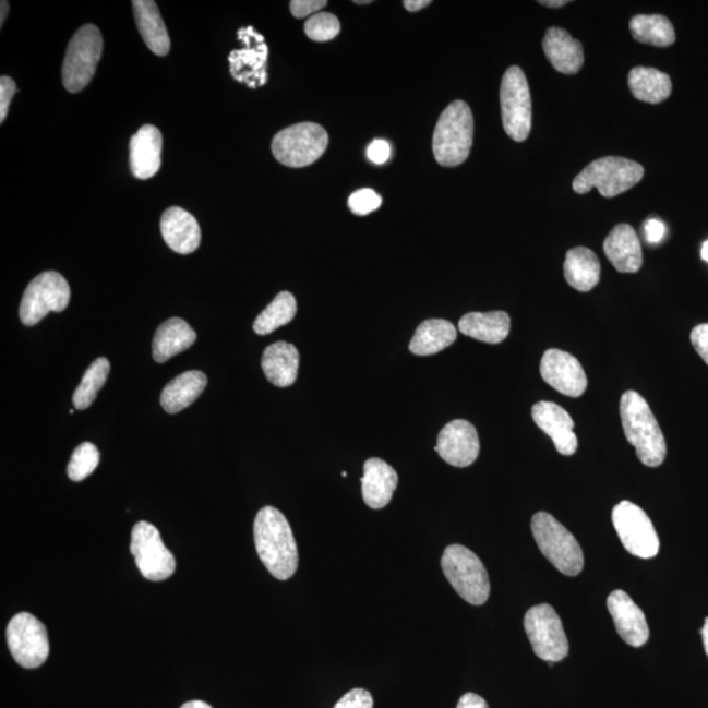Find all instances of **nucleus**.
<instances>
[{"label": "nucleus", "mask_w": 708, "mask_h": 708, "mask_svg": "<svg viewBox=\"0 0 708 708\" xmlns=\"http://www.w3.org/2000/svg\"><path fill=\"white\" fill-rule=\"evenodd\" d=\"M691 340L697 353L708 365V324H699L692 331Z\"/></svg>", "instance_id": "79ce46f5"}, {"label": "nucleus", "mask_w": 708, "mask_h": 708, "mask_svg": "<svg viewBox=\"0 0 708 708\" xmlns=\"http://www.w3.org/2000/svg\"><path fill=\"white\" fill-rule=\"evenodd\" d=\"M132 5L136 28L144 38L147 48L159 57L170 53V35H168L157 2H154V0H134Z\"/></svg>", "instance_id": "393cba45"}, {"label": "nucleus", "mask_w": 708, "mask_h": 708, "mask_svg": "<svg viewBox=\"0 0 708 708\" xmlns=\"http://www.w3.org/2000/svg\"><path fill=\"white\" fill-rule=\"evenodd\" d=\"M16 93V83L10 76L0 77V123L8 119L10 104Z\"/></svg>", "instance_id": "a19ab883"}, {"label": "nucleus", "mask_w": 708, "mask_h": 708, "mask_svg": "<svg viewBox=\"0 0 708 708\" xmlns=\"http://www.w3.org/2000/svg\"><path fill=\"white\" fill-rule=\"evenodd\" d=\"M531 531L539 550L557 571L567 576L581 573L584 554L580 544L555 517L545 512L536 513L531 518Z\"/></svg>", "instance_id": "20e7f679"}, {"label": "nucleus", "mask_w": 708, "mask_h": 708, "mask_svg": "<svg viewBox=\"0 0 708 708\" xmlns=\"http://www.w3.org/2000/svg\"><path fill=\"white\" fill-rule=\"evenodd\" d=\"M701 638H704V646H705V651L708 658V616L705 621V626L701 628Z\"/></svg>", "instance_id": "8fccbe9b"}, {"label": "nucleus", "mask_w": 708, "mask_h": 708, "mask_svg": "<svg viewBox=\"0 0 708 708\" xmlns=\"http://www.w3.org/2000/svg\"><path fill=\"white\" fill-rule=\"evenodd\" d=\"M253 537L260 561L271 575L278 580L293 577L300 556L287 517L273 506H264L253 524Z\"/></svg>", "instance_id": "f257e3e1"}, {"label": "nucleus", "mask_w": 708, "mask_h": 708, "mask_svg": "<svg viewBox=\"0 0 708 708\" xmlns=\"http://www.w3.org/2000/svg\"><path fill=\"white\" fill-rule=\"evenodd\" d=\"M567 0H545V2H539V4L545 5V8L559 9L563 5L568 4Z\"/></svg>", "instance_id": "de8ad7c7"}, {"label": "nucleus", "mask_w": 708, "mask_h": 708, "mask_svg": "<svg viewBox=\"0 0 708 708\" xmlns=\"http://www.w3.org/2000/svg\"><path fill=\"white\" fill-rule=\"evenodd\" d=\"M431 3V0H406L403 5H405V9L409 12H418L428 8Z\"/></svg>", "instance_id": "49530a36"}, {"label": "nucleus", "mask_w": 708, "mask_h": 708, "mask_svg": "<svg viewBox=\"0 0 708 708\" xmlns=\"http://www.w3.org/2000/svg\"><path fill=\"white\" fill-rule=\"evenodd\" d=\"M628 87L635 99L649 104L665 101L672 95V80L653 68H634L628 74Z\"/></svg>", "instance_id": "2f4dec72"}, {"label": "nucleus", "mask_w": 708, "mask_h": 708, "mask_svg": "<svg viewBox=\"0 0 708 708\" xmlns=\"http://www.w3.org/2000/svg\"><path fill=\"white\" fill-rule=\"evenodd\" d=\"M382 199L373 190H360L352 194L348 200L350 212L356 216H368V214L380 209Z\"/></svg>", "instance_id": "4c0bfd02"}, {"label": "nucleus", "mask_w": 708, "mask_h": 708, "mask_svg": "<svg viewBox=\"0 0 708 708\" xmlns=\"http://www.w3.org/2000/svg\"><path fill=\"white\" fill-rule=\"evenodd\" d=\"M373 706L372 694L363 688H353L344 695L334 708H373Z\"/></svg>", "instance_id": "58836bf2"}, {"label": "nucleus", "mask_w": 708, "mask_h": 708, "mask_svg": "<svg viewBox=\"0 0 708 708\" xmlns=\"http://www.w3.org/2000/svg\"><path fill=\"white\" fill-rule=\"evenodd\" d=\"M130 551L136 567L147 580H167L177 569L172 552L166 548L158 529L153 524L146 521L135 524Z\"/></svg>", "instance_id": "f8f14e48"}, {"label": "nucleus", "mask_w": 708, "mask_h": 708, "mask_svg": "<svg viewBox=\"0 0 708 708\" xmlns=\"http://www.w3.org/2000/svg\"><path fill=\"white\" fill-rule=\"evenodd\" d=\"M103 47V36L94 24L83 25L71 38L62 64V82L69 93H81L93 81Z\"/></svg>", "instance_id": "6e6552de"}, {"label": "nucleus", "mask_w": 708, "mask_h": 708, "mask_svg": "<svg viewBox=\"0 0 708 708\" xmlns=\"http://www.w3.org/2000/svg\"><path fill=\"white\" fill-rule=\"evenodd\" d=\"M701 259L705 260V262L708 263V240L707 242L701 245V252H700Z\"/></svg>", "instance_id": "603ef678"}, {"label": "nucleus", "mask_w": 708, "mask_h": 708, "mask_svg": "<svg viewBox=\"0 0 708 708\" xmlns=\"http://www.w3.org/2000/svg\"><path fill=\"white\" fill-rule=\"evenodd\" d=\"M8 645L12 658L27 669L41 667L50 652L47 627L29 613H19L10 621Z\"/></svg>", "instance_id": "4468645a"}, {"label": "nucleus", "mask_w": 708, "mask_h": 708, "mask_svg": "<svg viewBox=\"0 0 708 708\" xmlns=\"http://www.w3.org/2000/svg\"><path fill=\"white\" fill-rule=\"evenodd\" d=\"M238 37L245 44L243 49L233 50L229 56L230 73L239 83H244L252 89L264 86L268 82L266 63L269 48L264 37L252 27L239 29Z\"/></svg>", "instance_id": "2eb2a0df"}, {"label": "nucleus", "mask_w": 708, "mask_h": 708, "mask_svg": "<svg viewBox=\"0 0 708 708\" xmlns=\"http://www.w3.org/2000/svg\"><path fill=\"white\" fill-rule=\"evenodd\" d=\"M110 372V363L104 357L91 363V367L84 373L80 386L76 387L73 395V405L76 409H87L96 399L97 393L107 382Z\"/></svg>", "instance_id": "f704fd0d"}, {"label": "nucleus", "mask_w": 708, "mask_h": 708, "mask_svg": "<svg viewBox=\"0 0 708 708\" xmlns=\"http://www.w3.org/2000/svg\"><path fill=\"white\" fill-rule=\"evenodd\" d=\"M440 457L454 467L471 466L479 457L480 443L476 427L466 420H454L440 432L437 446Z\"/></svg>", "instance_id": "f3484780"}, {"label": "nucleus", "mask_w": 708, "mask_h": 708, "mask_svg": "<svg viewBox=\"0 0 708 708\" xmlns=\"http://www.w3.org/2000/svg\"><path fill=\"white\" fill-rule=\"evenodd\" d=\"M460 333L472 339L487 343H503L511 333V317L504 311L470 313L459 321Z\"/></svg>", "instance_id": "c85d7f7f"}, {"label": "nucleus", "mask_w": 708, "mask_h": 708, "mask_svg": "<svg viewBox=\"0 0 708 708\" xmlns=\"http://www.w3.org/2000/svg\"><path fill=\"white\" fill-rule=\"evenodd\" d=\"M457 708H490L484 698L476 693H466L460 697Z\"/></svg>", "instance_id": "a18cd8bd"}, {"label": "nucleus", "mask_w": 708, "mask_h": 708, "mask_svg": "<svg viewBox=\"0 0 708 708\" xmlns=\"http://www.w3.org/2000/svg\"><path fill=\"white\" fill-rule=\"evenodd\" d=\"M327 4V0H293L290 2V12L297 19L314 16L320 14Z\"/></svg>", "instance_id": "ea45409f"}, {"label": "nucleus", "mask_w": 708, "mask_h": 708, "mask_svg": "<svg viewBox=\"0 0 708 708\" xmlns=\"http://www.w3.org/2000/svg\"><path fill=\"white\" fill-rule=\"evenodd\" d=\"M444 575L456 592L473 607L489 600L491 584L489 573L480 559L463 544H452L441 557Z\"/></svg>", "instance_id": "39448f33"}, {"label": "nucleus", "mask_w": 708, "mask_h": 708, "mask_svg": "<svg viewBox=\"0 0 708 708\" xmlns=\"http://www.w3.org/2000/svg\"><path fill=\"white\" fill-rule=\"evenodd\" d=\"M601 265L599 257L587 247H575L567 252L564 262V277L571 287L587 293L600 283Z\"/></svg>", "instance_id": "cd10ccee"}, {"label": "nucleus", "mask_w": 708, "mask_h": 708, "mask_svg": "<svg viewBox=\"0 0 708 708\" xmlns=\"http://www.w3.org/2000/svg\"><path fill=\"white\" fill-rule=\"evenodd\" d=\"M645 177V168L634 160L607 157L592 161L577 175L574 191L586 194L597 188L603 197L612 199L632 190Z\"/></svg>", "instance_id": "423d86ee"}, {"label": "nucleus", "mask_w": 708, "mask_h": 708, "mask_svg": "<svg viewBox=\"0 0 708 708\" xmlns=\"http://www.w3.org/2000/svg\"><path fill=\"white\" fill-rule=\"evenodd\" d=\"M341 24L339 19L328 12H320L311 16L307 24H304V34L310 40L316 43H327L340 34Z\"/></svg>", "instance_id": "e433bc0d"}, {"label": "nucleus", "mask_w": 708, "mask_h": 708, "mask_svg": "<svg viewBox=\"0 0 708 708\" xmlns=\"http://www.w3.org/2000/svg\"><path fill=\"white\" fill-rule=\"evenodd\" d=\"M180 708H213L211 705H207L206 701L203 700H191L187 701L183 706Z\"/></svg>", "instance_id": "09e8293b"}, {"label": "nucleus", "mask_w": 708, "mask_h": 708, "mask_svg": "<svg viewBox=\"0 0 708 708\" xmlns=\"http://www.w3.org/2000/svg\"><path fill=\"white\" fill-rule=\"evenodd\" d=\"M297 314V301L289 291H281L268 308L256 317L253 331L257 335H269L279 327L287 326Z\"/></svg>", "instance_id": "72a5a7b5"}, {"label": "nucleus", "mask_w": 708, "mask_h": 708, "mask_svg": "<svg viewBox=\"0 0 708 708\" xmlns=\"http://www.w3.org/2000/svg\"><path fill=\"white\" fill-rule=\"evenodd\" d=\"M621 420L629 444L635 447L640 463L648 467L664 464L667 443L652 409L641 395L626 392L621 398Z\"/></svg>", "instance_id": "f03ea898"}, {"label": "nucleus", "mask_w": 708, "mask_h": 708, "mask_svg": "<svg viewBox=\"0 0 708 708\" xmlns=\"http://www.w3.org/2000/svg\"><path fill=\"white\" fill-rule=\"evenodd\" d=\"M71 290L69 283L61 273L44 272L32 279L24 291L19 315L24 326H35L50 311L62 313L70 303Z\"/></svg>", "instance_id": "1a4fd4ad"}, {"label": "nucleus", "mask_w": 708, "mask_h": 708, "mask_svg": "<svg viewBox=\"0 0 708 708\" xmlns=\"http://www.w3.org/2000/svg\"><path fill=\"white\" fill-rule=\"evenodd\" d=\"M524 627L532 651L539 659L559 662L567 658V635L554 608L548 603L530 608L525 614Z\"/></svg>", "instance_id": "9b49d317"}, {"label": "nucleus", "mask_w": 708, "mask_h": 708, "mask_svg": "<svg viewBox=\"0 0 708 708\" xmlns=\"http://www.w3.org/2000/svg\"><path fill=\"white\" fill-rule=\"evenodd\" d=\"M356 4H370L372 3V0H363V2H359V0H356Z\"/></svg>", "instance_id": "864d4df0"}, {"label": "nucleus", "mask_w": 708, "mask_h": 708, "mask_svg": "<svg viewBox=\"0 0 708 708\" xmlns=\"http://www.w3.org/2000/svg\"><path fill=\"white\" fill-rule=\"evenodd\" d=\"M532 420L554 443L563 456H574L577 451L575 422L569 413L552 401H538L531 409Z\"/></svg>", "instance_id": "a211bd4d"}, {"label": "nucleus", "mask_w": 708, "mask_h": 708, "mask_svg": "<svg viewBox=\"0 0 708 708\" xmlns=\"http://www.w3.org/2000/svg\"><path fill=\"white\" fill-rule=\"evenodd\" d=\"M457 339V328L449 321L430 320L422 322L409 343V350L416 356H432L451 347Z\"/></svg>", "instance_id": "7c9ffc66"}, {"label": "nucleus", "mask_w": 708, "mask_h": 708, "mask_svg": "<svg viewBox=\"0 0 708 708\" xmlns=\"http://www.w3.org/2000/svg\"><path fill=\"white\" fill-rule=\"evenodd\" d=\"M645 236L648 243L658 244L665 236V226L659 219H648L645 224Z\"/></svg>", "instance_id": "c03bdc74"}, {"label": "nucleus", "mask_w": 708, "mask_h": 708, "mask_svg": "<svg viewBox=\"0 0 708 708\" xmlns=\"http://www.w3.org/2000/svg\"><path fill=\"white\" fill-rule=\"evenodd\" d=\"M327 147L328 133L315 122L296 123L278 132L272 141V153L278 164L291 168L315 164Z\"/></svg>", "instance_id": "0eeeda50"}, {"label": "nucleus", "mask_w": 708, "mask_h": 708, "mask_svg": "<svg viewBox=\"0 0 708 708\" xmlns=\"http://www.w3.org/2000/svg\"><path fill=\"white\" fill-rule=\"evenodd\" d=\"M362 497L369 508L382 509L392 502L398 473L392 466L380 458H370L363 466Z\"/></svg>", "instance_id": "4be33fe9"}, {"label": "nucleus", "mask_w": 708, "mask_h": 708, "mask_svg": "<svg viewBox=\"0 0 708 708\" xmlns=\"http://www.w3.org/2000/svg\"><path fill=\"white\" fill-rule=\"evenodd\" d=\"M612 518L621 542L629 554L641 559H651L659 554L658 531L640 506L622 502L614 506Z\"/></svg>", "instance_id": "ddd939ff"}, {"label": "nucleus", "mask_w": 708, "mask_h": 708, "mask_svg": "<svg viewBox=\"0 0 708 708\" xmlns=\"http://www.w3.org/2000/svg\"><path fill=\"white\" fill-rule=\"evenodd\" d=\"M608 609L613 616L616 633L628 646L639 648L649 639V627L643 610L623 590H614L608 597Z\"/></svg>", "instance_id": "6ab92c4d"}, {"label": "nucleus", "mask_w": 708, "mask_h": 708, "mask_svg": "<svg viewBox=\"0 0 708 708\" xmlns=\"http://www.w3.org/2000/svg\"><path fill=\"white\" fill-rule=\"evenodd\" d=\"M367 155L369 160H372L375 165H383L392 155V147L383 140H374L372 144L369 145Z\"/></svg>", "instance_id": "37998d69"}, {"label": "nucleus", "mask_w": 708, "mask_h": 708, "mask_svg": "<svg viewBox=\"0 0 708 708\" xmlns=\"http://www.w3.org/2000/svg\"><path fill=\"white\" fill-rule=\"evenodd\" d=\"M197 339V334L184 320L171 317L160 324L153 340V357L158 363H164L173 356L191 348Z\"/></svg>", "instance_id": "bb28decb"}, {"label": "nucleus", "mask_w": 708, "mask_h": 708, "mask_svg": "<svg viewBox=\"0 0 708 708\" xmlns=\"http://www.w3.org/2000/svg\"><path fill=\"white\" fill-rule=\"evenodd\" d=\"M629 31L636 41L667 48L675 43L673 24L662 15H636L629 22Z\"/></svg>", "instance_id": "473e14b6"}, {"label": "nucleus", "mask_w": 708, "mask_h": 708, "mask_svg": "<svg viewBox=\"0 0 708 708\" xmlns=\"http://www.w3.org/2000/svg\"><path fill=\"white\" fill-rule=\"evenodd\" d=\"M9 8H10L9 2H4V0H3V2H2V22H0V25H3L4 21H5V17H8Z\"/></svg>", "instance_id": "3c124183"}, {"label": "nucleus", "mask_w": 708, "mask_h": 708, "mask_svg": "<svg viewBox=\"0 0 708 708\" xmlns=\"http://www.w3.org/2000/svg\"><path fill=\"white\" fill-rule=\"evenodd\" d=\"M503 125L513 141L524 142L531 132V96L528 80L518 67L505 71L500 87Z\"/></svg>", "instance_id": "9d476101"}, {"label": "nucleus", "mask_w": 708, "mask_h": 708, "mask_svg": "<svg viewBox=\"0 0 708 708\" xmlns=\"http://www.w3.org/2000/svg\"><path fill=\"white\" fill-rule=\"evenodd\" d=\"M603 251L609 262L621 273H636L641 268L640 240L633 226H615L603 243Z\"/></svg>", "instance_id": "5701e85b"}, {"label": "nucleus", "mask_w": 708, "mask_h": 708, "mask_svg": "<svg viewBox=\"0 0 708 708\" xmlns=\"http://www.w3.org/2000/svg\"><path fill=\"white\" fill-rule=\"evenodd\" d=\"M263 372L273 385L289 387L297 381L300 353L293 344L278 341L264 350Z\"/></svg>", "instance_id": "a878e982"}, {"label": "nucleus", "mask_w": 708, "mask_h": 708, "mask_svg": "<svg viewBox=\"0 0 708 708\" xmlns=\"http://www.w3.org/2000/svg\"><path fill=\"white\" fill-rule=\"evenodd\" d=\"M473 139V117L469 104L456 100L440 116L433 134L437 164L457 167L469 158Z\"/></svg>", "instance_id": "7ed1b4c3"}, {"label": "nucleus", "mask_w": 708, "mask_h": 708, "mask_svg": "<svg viewBox=\"0 0 708 708\" xmlns=\"http://www.w3.org/2000/svg\"><path fill=\"white\" fill-rule=\"evenodd\" d=\"M543 51L552 68L559 73L574 75L583 68V45L565 29L552 27L545 32Z\"/></svg>", "instance_id": "b1692460"}, {"label": "nucleus", "mask_w": 708, "mask_h": 708, "mask_svg": "<svg viewBox=\"0 0 708 708\" xmlns=\"http://www.w3.org/2000/svg\"><path fill=\"white\" fill-rule=\"evenodd\" d=\"M207 385L206 375L197 370L180 374L168 383L160 396L161 407L168 413H178L199 399Z\"/></svg>", "instance_id": "c756f323"}, {"label": "nucleus", "mask_w": 708, "mask_h": 708, "mask_svg": "<svg viewBox=\"0 0 708 708\" xmlns=\"http://www.w3.org/2000/svg\"><path fill=\"white\" fill-rule=\"evenodd\" d=\"M160 231L165 242L180 255H190L201 243V229L197 219L190 212L173 206L160 219Z\"/></svg>", "instance_id": "412c9836"}, {"label": "nucleus", "mask_w": 708, "mask_h": 708, "mask_svg": "<svg viewBox=\"0 0 708 708\" xmlns=\"http://www.w3.org/2000/svg\"><path fill=\"white\" fill-rule=\"evenodd\" d=\"M541 375L556 392L579 398L588 387L587 374L573 355L559 349H549L541 361Z\"/></svg>", "instance_id": "dca6fc26"}, {"label": "nucleus", "mask_w": 708, "mask_h": 708, "mask_svg": "<svg viewBox=\"0 0 708 708\" xmlns=\"http://www.w3.org/2000/svg\"><path fill=\"white\" fill-rule=\"evenodd\" d=\"M164 136L154 125L142 127L130 140V170L136 179L147 180L158 173L161 166Z\"/></svg>", "instance_id": "aec40b11"}, {"label": "nucleus", "mask_w": 708, "mask_h": 708, "mask_svg": "<svg viewBox=\"0 0 708 708\" xmlns=\"http://www.w3.org/2000/svg\"><path fill=\"white\" fill-rule=\"evenodd\" d=\"M100 464V453L91 443H83L76 447L68 466V476L73 482H82L96 470Z\"/></svg>", "instance_id": "c9c22d12"}]
</instances>
